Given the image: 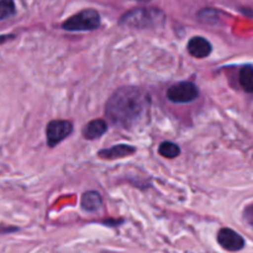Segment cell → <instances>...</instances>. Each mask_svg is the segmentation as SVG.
Segmentation results:
<instances>
[{
	"label": "cell",
	"instance_id": "cell-1",
	"mask_svg": "<svg viewBox=\"0 0 253 253\" xmlns=\"http://www.w3.org/2000/svg\"><path fill=\"white\" fill-rule=\"evenodd\" d=\"M150 98L141 89L124 86L118 89L106 103V118L119 127H132L147 111Z\"/></svg>",
	"mask_w": 253,
	"mask_h": 253
},
{
	"label": "cell",
	"instance_id": "cell-2",
	"mask_svg": "<svg viewBox=\"0 0 253 253\" xmlns=\"http://www.w3.org/2000/svg\"><path fill=\"white\" fill-rule=\"evenodd\" d=\"M165 21V14L155 7H141L126 12L120 19V25L132 29H150Z\"/></svg>",
	"mask_w": 253,
	"mask_h": 253
},
{
	"label": "cell",
	"instance_id": "cell-3",
	"mask_svg": "<svg viewBox=\"0 0 253 253\" xmlns=\"http://www.w3.org/2000/svg\"><path fill=\"white\" fill-rule=\"evenodd\" d=\"M100 25V16L98 11L86 9L73 15L62 24V27L67 31H93Z\"/></svg>",
	"mask_w": 253,
	"mask_h": 253
},
{
	"label": "cell",
	"instance_id": "cell-4",
	"mask_svg": "<svg viewBox=\"0 0 253 253\" xmlns=\"http://www.w3.org/2000/svg\"><path fill=\"white\" fill-rule=\"evenodd\" d=\"M199 96V89L192 82H180L173 84L167 90V98L172 103L187 104L197 100Z\"/></svg>",
	"mask_w": 253,
	"mask_h": 253
},
{
	"label": "cell",
	"instance_id": "cell-5",
	"mask_svg": "<svg viewBox=\"0 0 253 253\" xmlns=\"http://www.w3.org/2000/svg\"><path fill=\"white\" fill-rule=\"evenodd\" d=\"M73 132V125L68 120H52L46 127L47 145L54 147Z\"/></svg>",
	"mask_w": 253,
	"mask_h": 253
},
{
	"label": "cell",
	"instance_id": "cell-6",
	"mask_svg": "<svg viewBox=\"0 0 253 253\" xmlns=\"http://www.w3.org/2000/svg\"><path fill=\"white\" fill-rule=\"evenodd\" d=\"M217 242L222 249L230 252H236L240 251L245 247V240L244 237L236 231L231 229H221L217 234Z\"/></svg>",
	"mask_w": 253,
	"mask_h": 253
},
{
	"label": "cell",
	"instance_id": "cell-7",
	"mask_svg": "<svg viewBox=\"0 0 253 253\" xmlns=\"http://www.w3.org/2000/svg\"><path fill=\"white\" fill-rule=\"evenodd\" d=\"M212 51L211 43L202 36H195L188 42V52L195 58H205Z\"/></svg>",
	"mask_w": 253,
	"mask_h": 253
},
{
	"label": "cell",
	"instance_id": "cell-8",
	"mask_svg": "<svg viewBox=\"0 0 253 253\" xmlns=\"http://www.w3.org/2000/svg\"><path fill=\"white\" fill-rule=\"evenodd\" d=\"M136 152V148L130 145H116L110 148H105L98 152V157L101 160H118V158H125L133 155Z\"/></svg>",
	"mask_w": 253,
	"mask_h": 253
},
{
	"label": "cell",
	"instance_id": "cell-9",
	"mask_svg": "<svg viewBox=\"0 0 253 253\" xmlns=\"http://www.w3.org/2000/svg\"><path fill=\"white\" fill-rule=\"evenodd\" d=\"M108 130V124L105 120H101V119H95V120H91L90 123L86 124L84 126L83 131V137L86 140H96L100 136H103L104 133Z\"/></svg>",
	"mask_w": 253,
	"mask_h": 253
},
{
	"label": "cell",
	"instance_id": "cell-10",
	"mask_svg": "<svg viewBox=\"0 0 253 253\" xmlns=\"http://www.w3.org/2000/svg\"><path fill=\"white\" fill-rule=\"evenodd\" d=\"M101 204H103V200H101L100 194L95 190H89L82 195L81 205L82 209L85 210V211H96V210L100 209Z\"/></svg>",
	"mask_w": 253,
	"mask_h": 253
},
{
	"label": "cell",
	"instance_id": "cell-11",
	"mask_svg": "<svg viewBox=\"0 0 253 253\" xmlns=\"http://www.w3.org/2000/svg\"><path fill=\"white\" fill-rule=\"evenodd\" d=\"M240 84L247 93H253V67L246 66L240 71Z\"/></svg>",
	"mask_w": 253,
	"mask_h": 253
},
{
	"label": "cell",
	"instance_id": "cell-12",
	"mask_svg": "<svg viewBox=\"0 0 253 253\" xmlns=\"http://www.w3.org/2000/svg\"><path fill=\"white\" fill-rule=\"evenodd\" d=\"M158 153H160L162 157L165 158H172L178 157L180 155V148L179 146L175 145V143L169 142V141H166V142H162L158 147Z\"/></svg>",
	"mask_w": 253,
	"mask_h": 253
},
{
	"label": "cell",
	"instance_id": "cell-13",
	"mask_svg": "<svg viewBox=\"0 0 253 253\" xmlns=\"http://www.w3.org/2000/svg\"><path fill=\"white\" fill-rule=\"evenodd\" d=\"M15 14V4L12 0H0V21L11 17Z\"/></svg>",
	"mask_w": 253,
	"mask_h": 253
},
{
	"label": "cell",
	"instance_id": "cell-14",
	"mask_svg": "<svg viewBox=\"0 0 253 253\" xmlns=\"http://www.w3.org/2000/svg\"><path fill=\"white\" fill-rule=\"evenodd\" d=\"M199 17L203 22H208V24H215L217 21L216 11L214 10H203L199 12Z\"/></svg>",
	"mask_w": 253,
	"mask_h": 253
},
{
	"label": "cell",
	"instance_id": "cell-15",
	"mask_svg": "<svg viewBox=\"0 0 253 253\" xmlns=\"http://www.w3.org/2000/svg\"><path fill=\"white\" fill-rule=\"evenodd\" d=\"M246 217L250 220V221L253 222V207L250 208V209L246 211Z\"/></svg>",
	"mask_w": 253,
	"mask_h": 253
},
{
	"label": "cell",
	"instance_id": "cell-16",
	"mask_svg": "<svg viewBox=\"0 0 253 253\" xmlns=\"http://www.w3.org/2000/svg\"><path fill=\"white\" fill-rule=\"evenodd\" d=\"M12 231H17V229H16V227H9V229L0 230V232H12Z\"/></svg>",
	"mask_w": 253,
	"mask_h": 253
},
{
	"label": "cell",
	"instance_id": "cell-17",
	"mask_svg": "<svg viewBox=\"0 0 253 253\" xmlns=\"http://www.w3.org/2000/svg\"><path fill=\"white\" fill-rule=\"evenodd\" d=\"M140 1H148V0H140Z\"/></svg>",
	"mask_w": 253,
	"mask_h": 253
}]
</instances>
